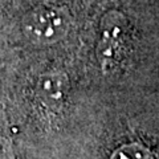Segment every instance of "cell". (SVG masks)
<instances>
[{"label":"cell","instance_id":"cell-3","mask_svg":"<svg viewBox=\"0 0 159 159\" xmlns=\"http://www.w3.org/2000/svg\"><path fill=\"white\" fill-rule=\"evenodd\" d=\"M0 159H15L9 143L3 138H0Z\"/></svg>","mask_w":159,"mask_h":159},{"label":"cell","instance_id":"cell-2","mask_svg":"<svg viewBox=\"0 0 159 159\" xmlns=\"http://www.w3.org/2000/svg\"><path fill=\"white\" fill-rule=\"evenodd\" d=\"M68 88V80L60 73L48 74L43 78L40 90H41L43 101L49 106L57 107L61 105L62 99L65 98Z\"/></svg>","mask_w":159,"mask_h":159},{"label":"cell","instance_id":"cell-1","mask_svg":"<svg viewBox=\"0 0 159 159\" xmlns=\"http://www.w3.org/2000/svg\"><path fill=\"white\" fill-rule=\"evenodd\" d=\"M70 20L65 11L58 8H36L21 20L23 34L33 44H53L69 31Z\"/></svg>","mask_w":159,"mask_h":159}]
</instances>
